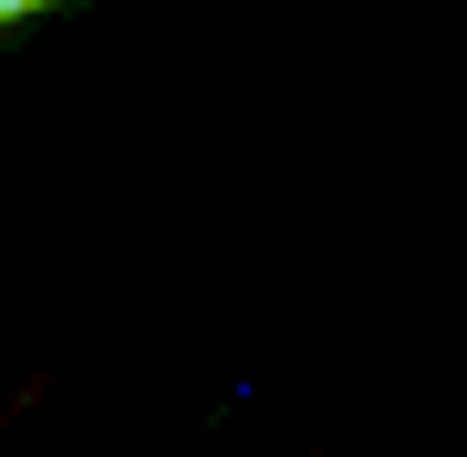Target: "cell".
Listing matches in <instances>:
<instances>
[{
	"mask_svg": "<svg viewBox=\"0 0 467 457\" xmlns=\"http://www.w3.org/2000/svg\"><path fill=\"white\" fill-rule=\"evenodd\" d=\"M21 11H42V0H0V32H11V21H21Z\"/></svg>",
	"mask_w": 467,
	"mask_h": 457,
	"instance_id": "cell-1",
	"label": "cell"
}]
</instances>
